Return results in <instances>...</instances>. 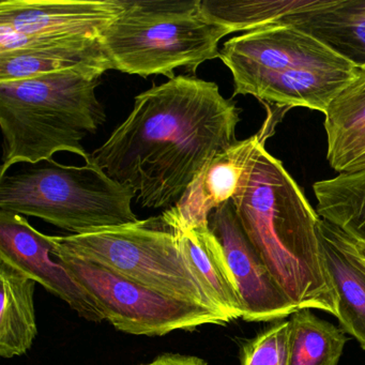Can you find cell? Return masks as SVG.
<instances>
[{"label":"cell","mask_w":365,"mask_h":365,"mask_svg":"<svg viewBox=\"0 0 365 365\" xmlns=\"http://www.w3.org/2000/svg\"><path fill=\"white\" fill-rule=\"evenodd\" d=\"M240 110L215 83L176 76L136 96L91 159L149 209H170L217 153L234 145Z\"/></svg>","instance_id":"1"},{"label":"cell","mask_w":365,"mask_h":365,"mask_svg":"<svg viewBox=\"0 0 365 365\" xmlns=\"http://www.w3.org/2000/svg\"><path fill=\"white\" fill-rule=\"evenodd\" d=\"M232 202L247 238L297 309L336 316V292L318 234L320 217L264 146Z\"/></svg>","instance_id":"2"},{"label":"cell","mask_w":365,"mask_h":365,"mask_svg":"<svg viewBox=\"0 0 365 365\" xmlns=\"http://www.w3.org/2000/svg\"><path fill=\"white\" fill-rule=\"evenodd\" d=\"M103 72L72 69L0 82L4 161L0 177L19 163L37 165L66 151L85 161L82 140L106 123L98 86Z\"/></svg>","instance_id":"3"},{"label":"cell","mask_w":365,"mask_h":365,"mask_svg":"<svg viewBox=\"0 0 365 365\" xmlns=\"http://www.w3.org/2000/svg\"><path fill=\"white\" fill-rule=\"evenodd\" d=\"M230 34L204 16L202 0H123L101 40L113 70L170 80L176 69L195 74L220 58V41Z\"/></svg>","instance_id":"4"},{"label":"cell","mask_w":365,"mask_h":365,"mask_svg":"<svg viewBox=\"0 0 365 365\" xmlns=\"http://www.w3.org/2000/svg\"><path fill=\"white\" fill-rule=\"evenodd\" d=\"M136 193L113 179L93 159L82 166L54 160L0 177V210L43 220L71 235L140 221Z\"/></svg>","instance_id":"5"},{"label":"cell","mask_w":365,"mask_h":365,"mask_svg":"<svg viewBox=\"0 0 365 365\" xmlns=\"http://www.w3.org/2000/svg\"><path fill=\"white\" fill-rule=\"evenodd\" d=\"M51 239L61 251L168 298L207 307L230 322L196 274L177 232L162 215L129 225Z\"/></svg>","instance_id":"6"},{"label":"cell","mask_w":365,"mask_h":365,"mask_svg":"<svg viewBox=\"0 0 365 365\" xmlns=\"http://www.w3.org/2000/svg\"><path fill=\"white\" fill-rule=\"evenodd\" d=\"M54 254L91 294L106 320L121 332L163 336L205 324H228L225 317L207 307L158 294L55 245Z\"/></svg>","instance_id":"7"},{"label":"cell","mask_w":365,"mask_h":365,"mask_svg":"<svg viewBox=\"0 0 365 365\" xmlns=\"http://www.w3.org/2000/svg\"><path fill=\"white\" fill-rule=\"evenodd\" d=\"M123 0H3L0 53L101 39Z\"/></svg>","instance_id":"8"},{"label":"cell","mask_w":365,"mask_h":365,"mask_svg":"<svg viewBox=\"0 0 365 365\" xmlns=\"http://www.w3.org/2000/svg\"><path fill=\"white\" fill-rule=\"evenodd\" d=\"M220 59L232 72L234 96H247L264 78L294 68L354 67L311 36L281 23L232 38Z\"/></svg>","instance_id":"9"},{"label":"cell","mask_w":365,"mask_h":365,"mask_svg":"<svg viewBox=\"0 0 365 365\" xmlns=\"http://www.w3.org/2000/svg\"><path fill=\"white\" fill-rule=\"evenodd\" d=\"M279 119L269 113L257 133L237 140L225 150L213 155L196 175L175 206L162 213L174 230H183L209 223V215L238 193L249 176L258 151L274 131Z\"/></svg>","instance_id":"10"},{"label":"cell","mask_w":365,"mask_h":365,"mask_svg":"<svg viewBox=\"0 0 365 365\" xmlns=\"http://www.w3.org/2000/svg\"><path fill=\"white\" fill-rule=\"evenodd\" d=\"M209 226L221 243L238 288L245 322H277L298 311L247 238L232 200L211 212Z\"/></svg>","instance_id":"11"},{"label":"cell","mask_w":365,"mask_h":365,"mask_svg":"<svg viewBox=\"0 0 365 365\" xmlns=\"http://www.w3.org/2000/svg\"><path fill=\"white\" fill-rule=\"evenodd\" d=\"M0 259L16 267L65 301L88 322L106 320L97 302L54 254L51 236L23 215L0 210Z\"/></svg>","instance_id":"12"},{"label":"cell","mask_w":365,"mask_h":365,"mask_svg":"<svg viewBox=\"0 0 365 365\" xmlns=\"http://www.w3.org/2000/svg\"><path fill=\"white\" fill-rule=\"evenodd\" d=\"M277 23L296 27L356 69L365 70V0H324Z\"/></svg>","instance_id":"13"},{"label":"cell","mask_w":365,"mask_h":365,"mask_svg":"<svg viewBox=\"0 0 365 365\" xmlns=\"http://www.w3.org/2000/svg\"><path fill=\"white\" fill-rule=\"evenodd\" d=\"M358 72L354 67L294 68L264 78L247 95L279 108H307L324 114Z\"/></svg>","instance_id":"14"},{"label":"cell","mask_w":365,"mask_h":365,"mask_svg":"<svg viewBox=\"0 0 365 365\" xmlns=\"http://www.w3.org/2000/svg\"><path fill=\"white\" fill-rule=\"evenodd\" d=\"M324 125L331 168L339 174L365 170V70L331 102Z\"/></svg>","instance_id":"15"},{"label":"cell","mask_w":365,"mask_h":365,"mask_svg":"<svg viewBox=\"0 0 365 365\" xmlns=\"http://www.w3.org/2000/svg\"><path fill=\"white\" fill-rule=\"evenodd\" d=\"M318 234L329 277L336 292L337 314L344 332L365 350V268L344 247L334 226L320 217Z\"/></svg>","instance_id":"16"},{"label":"cell","mask_w":365,"mask_h":365,"mask_svg":"<svg viewBox=\"0 0 365 365\" xmlns=\"http://www.w3.org/2000/svg\"><path fill=\"white\" fill-rule=\"evenodd\" d=\"M72 69L113 70L101 39H82L36 50L0 53V82Z\"/></svg>","instance_id":"17"},{"label":"cell","mask_w":365,"mask_h":365,"mask_svg":"<svg viewBox=\"0 0 365 365\" xmlns=\"http://www.w3.org/2000/svg\"><path fill=\"white\" fill-rule=\"evenodd\" d=\"M183 253L213 301L232 322L242 318L243 307L221 243L208 224L175 230Z\"/></svg>","instance_id":"18"},{"label":"cell","mask_w":365,"mask_h":365,"mask_svg":"<svg viewBox=\"0 0 365 365\" xmlns=\"http://www.w3.org/2000/svg\"><path fill=\"white\" fill-rule=\"evenodd\" d=\"M0 282V356L10 359L26 354L37 337L35 309L37 282L1 259Z\"/></svg>","instance_id":"19"},{"label":"cell","mask_w":365,"mask_h":365,"mask_svg":"<svg viewBox=\"0 0 365 365\" xmlns=\"http://www.w3.org/2000/svg\"><path fill=\"white\" fill-rule=\"evenodd\" d=\"M313 189L318 215L365 242V170L317 181Z\"/></svg>","instance_id":"20"},{"label":"cell","mask_w":365,"mask_h":365,"mask_svg":"<svg viewBox=\"0 0 365 365\" xmlns=\"http://www.w3.org/2000/svg\"><path fill=\"white\" fill-rule=\"evenodd\" d=\"M324 0H202V11L210 22L237 31H251L275 24L286 16L307 11Z\"/></svg>","instance_id":"21"},{"label":"cell","mask_w":365,"mask_h":365,"mask_svg":"<svg viewBox=\"0 0 365 365\" xmlns=\"http://www.w3.org/2000/svg\"><path fill=\"white\" fill-rule=\"evenodd\" d=\"M288 365H339L348 341L343 329L320 319L309 309L289 319Z\"/></svg>","instance_id":"22"},{"label":"cell","mask_w":365,"mask_h":365,"mask_svg":"<svg viewBox=\"0 0 365 365\" xmlns=\"http://www.w3.org/2000/svg\"><path fill=\"white\" fill-rule=\"evenodd\" d=\"M289 320H277L245 341L241 365H288Z\"/></svg>","instance_id":"23"},{"label":"cell","mask_w":365,"mask_h":365,"mask_svg":"<svg viewBox=\"0 0 365 365\" xmlns=\"http://www.w3.org/2000/svg\"><path fill=\"white\" fill-rule=\"evenodd\" d=\"M140 365H208L206 361L195 356L185 354H166L158 356L151 362Z\"/></svg>","instance_id":"24"},{"label":"cell","mask_w":365,"mask_h":365,"mask_svg":"<svg viewBox=\"0 0 365 365\" xmlns=\"http://www.w3.org/2000/svg\"><path fill=\"white\" fill-rule=\"evenodd\" d=\"M334 230L339 240L343 243L344 247H345L365 268V242L359 240V239L354 238V237L349 236V235L345 234V232H341L339 228H337L336 226H334Z\"/></svg>","instance_id":"25"}]
</instances>
